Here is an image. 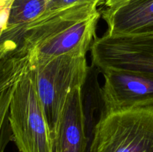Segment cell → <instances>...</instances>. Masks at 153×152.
<instances>
[{"mask_svg": "<svg viewBox=\"0 0 153 152\" xmlns=\"http://www.w3.org/2000/svg\"><path fill=\"white\" fill-rule=\"evenodd\" d=\"M100 1L70 6L38 18L27 27L22 46L31 68L64 55H86L97 37Z\"/></svg>", "mask_w": 153, "mask_h": 152, "instance_id": "1", "label": "cell"}, {"mask_svg": "<svg viewBox=\"0 0 153 152\" xmlns=\"http://www.w3.org/2000/svg\"><path fill=\"white\" fill-rule=\"evenodd\" d=\"M88 152H153V106L104 112Z\"/></svg>", "mask_w": 153, "mask_h": 152, "instance_id": "2", "label": "cell"}, {"mask_svg": "<svg viewBox=\"0 0 153 152\" xmlns=\"http://www.w3.org/2000/svg\"><path fill=\"white\" fill-rule=\"evenodd\" d=\"M34 82L52 139L69 94L83 87L89 73L86 55H64L33 67Z\"/></svg>", "mask_w": 153, "mask_h": 152, "instance_id": "3", "label": "cell"}, {"mask_svg": "<svg viewBox=\"0 0 153 152\" xmlns=\"http://www.w3.org/2000/svg\"><path fill=\"white\" fill-rule=\"evenodd\" d=\"M9 121L19 152H54L50 129L38 96L32 69L16 83Z\"/></svg>", "mask_w": 153, "mask_h": 152, "instance_id": "4", "label": "cell"}, {"mask_svg": "<svg viewBox=\"0 0 153 152\" xmlns=\"http://www.w3.org/2000/svg\"><path fill=\"white\" fill-rule=\"evenodd\" d=\"M93 65L101 72L120 70L153 75V33L96 37L91 48Z\"/></svg>", "mask_w": 153, "mask_h": 152, "instance_id": "5", "label": "cell"}, {"mask_svg": "<svg viewBox=\"0 0 153 152\" xmlns=\"http://www.w3.org/2000/svg\"><path fill=\"white\" fill-rule=\"evenodd\" d=\"M102 73L105 112L153 106V75L120 70Z\"/></svg>", "mask_w": 153, "mask_h": 152, "instance_id": "6", "label": "cell"}, {"mask_svg": "<svg viewBox=\"0 0 153 152\" xmlns=\"http://www.w3.org/2000/svg\"><path fill=\"white\" fill-rule=\"evenodd\" d=\"M83 100V87L76 88L69 94L53 139L54 152H88Z\"/></svg>", "mask_w": 153, "mask_h": 152, "instance_id": "7", "label": "cell"}, {"mask_svg": "<svg viewBox=\"0 0 153 152\" xmlns=\"http://www.w3.org/2000/svg\"><path fill=\"white\" fill-rule=\"evenodd\" d=\"M112 35L153 33V0H128L119 7L100 10Z\"/></svg>", "mask_w": 153, "mask_h": 152, "instance_id": "8", "label": "cell"}, {"mask_svg": "<svg viewBox=\"0 0 153 152\" xmlns=\"http://www.w3.org/2000/svg\"><path fill=\"white\" fill-rule=\"evenodd\" d=\"M49 0H14L10 9L7 29L1 40L20 44L27 27L46 11Z\"/></svg>", "mask_w": 153, "mask_h": 152, "instance_id": "9", "label": "cell"}, {"mask_svg": "<svg viewBox=\"0 0 153 152\" xmlns=\"http://www.w3.org/2000/svg\"><path fill=\"white\" fill-rule=\"evenodd\" d=\"M28 70V62L17 49L0 43V93L19 81Z\"/></svg>", "mask_w": 153, "mask_h": 152, "instance_id": "10", "label": "cell"}, {"mask_svg": "<svg viewBox=\"0 0 153 152\" xmlns=\"http://www.w3.org/2000/svg\"><path fill=\"white\" fill-rule=\"evenodd\" d=\"M10 98L0 95V152H4L9 142L13 141V134L9 121Z\"/></svg>", "mask_w": 153, "mask_h": 152, "instance_id": "11", "label": "cell"}, {"mask_svg": "<svg viewBox=\"0 0 153 152\" xmlns=\"http://www.w3.org/2000/svg\"><path fill=\"white\" fill-rule=\"evenodd\" d=\"M92 1H98L100 2V0H49L47 7H46V11L40 17L47 16V15L51 14L54 12L63 10V9L70 7V6L75 5V4Z\"/></svg>", "mask_w": 153, "mask_h": 152, "instance_id": "12", "label": "cell"}, {"mask_svg": "<svg viewBox=\"0 0 153 152\" xmlns=\"http://www.w3.org/2000/svg\"><path fill=\"white\" fill-rule=\"evenodd\" d=\"M11 7L12 4H4L0 3V40L2 34L7 29Z\"/></svg>", "mask_w": 153, "mask_h": 152, "instance_id": "13", "label": "cell"}, {"mask_svg": "<svg viewBox=\"0 0 153 152\" xmlns=\"http://www.w3.org/2000/svg\"><path fill=\"white\" fill-rule=\"evenodd\" d=\"M128 0H100L99 7L101 6V10H109L119 7L122 4L125 3Z\"/></svg>", "mask_w": 153, "mask_h": 152, "instance_id": "14", "label": "cell"}]
</instances>
